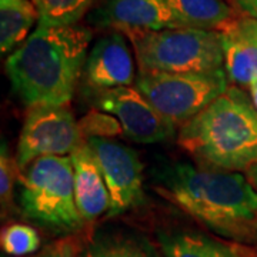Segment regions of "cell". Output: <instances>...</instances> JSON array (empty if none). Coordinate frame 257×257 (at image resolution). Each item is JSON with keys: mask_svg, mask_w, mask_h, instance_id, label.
Wrapping results in <instances>:
<instances>
[{"mask_svg": "<svg viewBox=\"0 0 257 257\" xmlns=\"http://www.w3.org/2000/svg\"><path fill=\"white\" fill-rule=\"evenodd\" d=\"M183 28L221 32L236 15L224 0H166Z\"/></svg>", "mask_w": 257, "mask_h": 257, "instance_id": "16", "label": "cell"}, {"mask_svg": "<svg viewBox=\"0 0 257 257\" xmlns=\"http://www.w3.org/2000/svg\"><path fill=\"white\" fill-rule=\"evenodd\" d=\"M239 28L240 30L257 46V20L256 19L241 16L239 18Z\"/></svg>", "mask_w": 257, "mask_h": 257, "instance_id": "23", "label": "cell"}, {"mask_svg": "<svg viewBox=\"0 0 257 257\" xmlns=\"http://www.w3.org/2000/svg\"><path fill=\"white\" fill-rule=\"evenodd\" d=\"M70 160L73 165L76 204L84 223H92L103 214H109V192L100 167L86 140L72 152Z\"/></svg>", "mask_w": 257, "mask_h": 257, "instance_id": "11", "label": "cell"}, {"mask_svg": "<svg viewBox=\"0 0 257 257\" xmlns=\"http://www.w3.org/2000/svg\"><path fill=\"white\" fill-rule=\"evenodd\" d=\"M165 257H253L239 241H224L194 230H170L157 234Z\"/></svg>", "mask_w": 257, "mask_h": 257, "instance_id": "14", "label": "cell"}, {"mask_svg": "<svg viewBox=\"0 0 257 257\" xmlns=\"http://www.w3.org/2000/svg\"><path fill=\"white\" fill-rule=\"evenodd\" d=\"M84 76L96 92L132 86L136 82L135 60L123 33L116 30L93 46L84 64Z\"/></svg>", "mask_w": 257, "mask_h": 257, "instance_id": "10", "label": "cell"}, {"mask_svg": "<svg viewBox=\"0 0 257 257\" xmlns=\"http://www.w3.org/2000/svg\"><path fill=\"white\" fill-rule=\"evenodd\" d=\"M246 173H247L248 182L253 184V186H254V189L257 190V163L256 165L251 166Z\"/></svg>", "mask_w": 257, "mask_h": 257, "instance_id": "25", "label": "cell"}, {"mask_svg": "<svg viewBox=\"0 0 257 257\" xmlns=\"http://www.w3.org/2000/svg\"><path fill=\"white\" fill-rule=\"evenodd\" d=\"M83 140L69 106L39 104L29 107L19 136L18 165L22 170L39 157L70 156Z\"/></svg>", "mask_w": 257, "mask_h": 257, "instance_id": "7", "label": "cell"}, {"mask_svg": "<svg viewBox=\"0 0 257 257\" xmlns=\"http://www.w3.org/2000/svg\"><path fill=\"white\" fill-rule=\"evenodd\" d=\"M117 32L132 42L142 72L194 73L224 69L220 32L194 28Z\"/></svg>", "mask_w": 257, "mask_h": 257, "instance_id": "5", "label": "cell"}, {"mask_svg": "<svg viewBox=\"0 0 257 257\" xmlns=\"http://www.w3.org/2000/svg\"><path fill=\"white\" fill-rule=\"evenodd\" d=\"M39 257H80V244L70 237L55 240L42 250Z\"/></svg>", "mask_w": 257, "mask_h": 257, "instance_id": "22", "label": "cell"}, {"mask_svg": "<svg viewBox=\"0 0 257 257\" xmlns=\"http://www.w3.org/2000/svg\"><path fill=\"white\" fill-rule=\"evenodd\" d=\"M92 32L80 25L40 23L8 57L13 92L28 107L69 106L87 60Z\"/></svg>", "mask_w": 257, "mask_h": 257, "instance_id": "2", "label": "cell"}, {"mask_svg": "<svg viewBox=\"0 0 257 257\" xmlns=\"http://www.w3.org/2000/svg\"><path fill=\"white\" fill-rule=\"evenodd\" d=\"M20 167L16 157L10 155L8 145L2 143L0 149V200L2 211L6 214L15 207V189L19 184Z\"/></svg>", "mask_w": 257, "mask_h": 257, "instance_id": "20", "label": "cell"}, {"mask_svg": "<svg viewBox=\"0 0 257 257\" xmlns=\"http://www.w3.org/2000/svg\"><path fill=\"white\" fill-rule=\"evenodd\" d=\"M224 70L231 83L248 87L257 80V46L239 28V18L220 32Z\"/></svg>", "mask_w": 257, "mask_h": 257, "instance_id": "15", "label": "cell"}, {"mask_svg": "<svg viewBox=\"0 0 257 257\" xmlns=\"http://www.w3.org/2000/svg\"><path fill=\"white\" fill-rule=\"evenodd\" d=\"M179 146L197 165L243 172L257 163V110L239 86L226 92L180 126Z\"/></svg>", "mask_w": 257, "mask_h": 257, "instance_id": "3", "label": "cell"}, {"mask_svg": "<svg viewBox=\"0 0 257 257\" xmlns=\"http://www.w3.org/2000/svg\"><path fill=\"white\" fill-rule=\"evenodd\" d=\"M99 20L114 30L183 28L166 0H106Z\"/></svg>", "mask_w": 257, "mask_h": 257, "instance_id": "12", "label": "cell"}, {"mask_svg": "<svg viewBox=\"0 0 257 257\" xmlns=\"http://www.w3.org/2000/svg\"><path fill=\"white\" fill-rule=\"evenodd\" d=\"M39 10V22L53 26H70L84 16L94 0H32Z\"/></svg>", "mask_w": 257, "mask_h": 257, "instance_id": "18", "label": "cell"}, {"mask_svg": "<svg viewBox=\"0 0 257 257\" xmlns=\"http://www.w3.org/2000/svg\"><path fill=\"white\" fill-rule=\"evenodd\" d=\"M100 167L110 197L109 217L132 210L142 204L143 165L138 152L111 139L90 138L86 140Z\"/></svg>", "mask_w": 257, "mask_h": 257, "instance_id": "8", "label": "cell"}, {"mask_svg": "<svg viewBox=\"0 0 257 257\" xmlns=\"http://www.w3.org/2000/svg\"><path fill=\"white\" fill-rule=\"evenodd\" d=\"M153 189L219 236L257 239V190L240 172L177 162L153 172Z\"/></svg>", "mask_w": 257, "mask_h": 257, "instance_id": "1", "label": "cell"}, {"mask_svg": "<svg viewBox=\"0 0 257 257\" xmlns=\"http://www.w3.org/2000/svg\"><path fill=\"white\" fill-rule=\"evenodd\" d=\"M224 69L194 73L139 72L135 87L173 124L183 126L229 89Z\"/></svg>", "mask_w": 257, "mask_h": 257, "instance_id": "6", "label": "cell"}, {"mask_svg": "<svg viewBox=\"0 0 257 257\" xmlns=\"http://www.w3.org/2000/svg\"><path fill=\"white\" fill-rule=\"evenodd\" d=\"M82 138L84 140L90 138L111 139L123 133L120 121L113 114L103 110H92L86 113L77 121Z\"/></svg>", "mask_w": 257, "mask_h": 257, "instance_id": "21", "label": "cell"}, {"mask_svg": "<svg viewBox=\"0 0 257 257\" xmlns=\"http://www.w3.org/2000/svg\"><path fill=\"white\" fill-rule=\"evenodd\" d=\"M19 206L26 219L55 234L80 231L86 223L76 204L70 156L39 157L22 169Z\"/></svg>", "mask_w": 257, "mask_h": 257, "instance_id": "4", "label": "cell"}, {"mask_svg": "<svg viewBox=\"0 0 257 257\" xmlns=\"http://www.w3.org/2000/svg\"><path fill=\"white\" fill-rule=\"evenodd\" d=\"M96 106L119 120L123 133L143 145L160 143L176 135V124L165 117L136 87L124 86L97 92Z\"/></svg>", "mask_w": 257, "mask_h": 257, "instance_id": "9", "label": "cell"}, {"mask_svg": "<svg viewBox=\"0 0 257 257\" xmlns=\"http://www.w3.org/2000/svg\"><path fill=\"white\" fill-rule=\"evenodd\" d=\"M80 257H160L156 246L138 230L104 226L87 236Z\"/></svg>", "mask_w": 257, "mask_h": 257, "instance_id": "13", "label": "cell"}, {"mask_svg": "<svg viewBox=\"0 0 257 257\" xmlns=\"http://www.w3.org/2000/svg\"><path fill=\"white\" fill-rule=\"evenodd\" d=\"M0 244L3 253L12 257H23L36 253L40 237L36 229L23 223H12L2 230Z\"/></svg>", "mask_w": 257, "mask_h": 257, "instance_id": "19", "label": "cell"}, {"mask_svg": "<svg viewBox=\"0 0 257 257\" xmlns=\"http://www.w3.org/2000/svg\"><path fill=\"white\" fill-rule=\"evenodd\" d=\"M39 19V10L32 0H0L2 55L15 52Z\"/></svg>", "mask_w": 257, "mask_h": 257, "instance_id": "17", "label": "cell"}, {"mask_svg": "<svg viewBox=\"0 0 257 257\" xmlns=\"http://www.w3.org/2000/svg\"><path fill=\"white\" fill-rule=\"evenodd\" d=\"M2 257H12V256H8V254H6V256H5V254H3V256H2Z\"/></svg>", "mask_w": 257, "mask_h": 257, "instance_id": "27", "label": "cell"}, {"mask_svg": "<svg viewBox=\"0 0 257 257\" xmlns=\"http://www.w3.org/2000/svg\"><path fill=\"white\" fill-rule=\"evenodd\" d=\"M237 8L244 16L257 20V0H237Z\"/></svg>", "mask_w": 257, "mask_h": 257, "instance_id": "24", "label": "cell"}, {"mask_svg": "<svg viewBox=\"0 0 257 257\" xmlns=\"http://www.w3.org/2000/svg\"><path fill=\"white\" fill-rule=\"evenodd\" d=\"M247 89L248 94H250V99H251V101H253V104H254V107H256L257 110V80H254V82L251 83Z\"/></svg>", "mask_w": 257, "mask_h": 257, "instance_id": "26", "label": "cell"}]
</instances>
